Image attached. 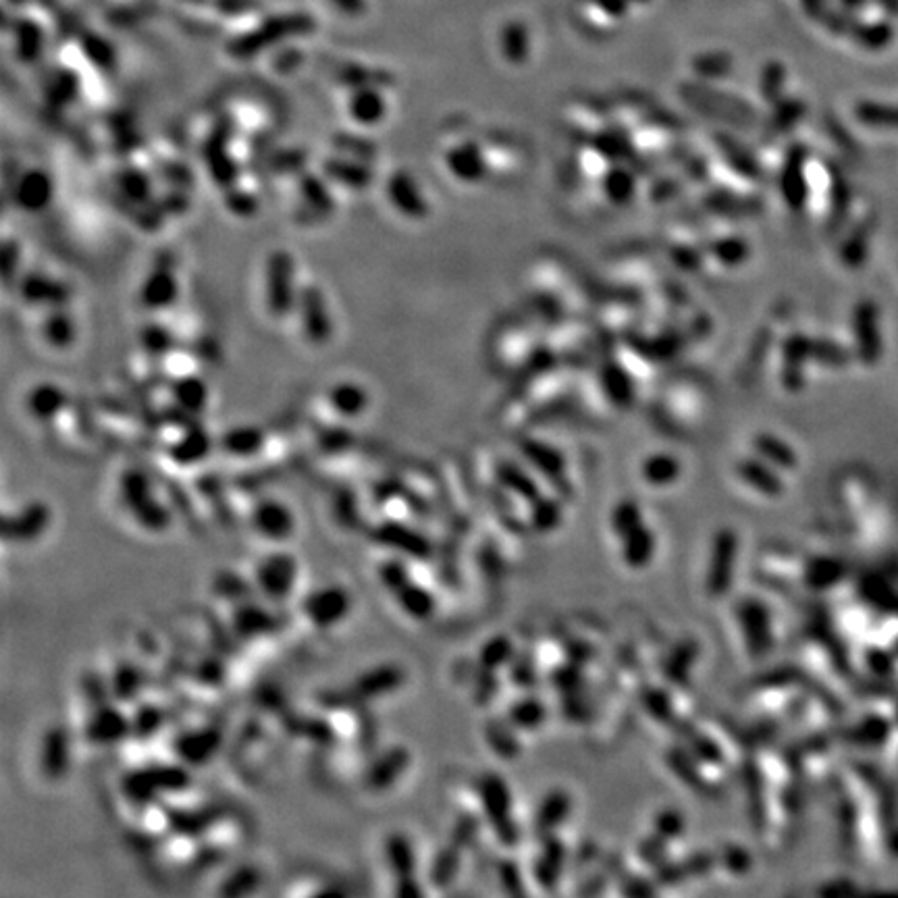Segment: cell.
<instances>
[{
	"mask_svg": "<svg viewBox=\"0 0 898 898\" xmlns=\"http://www.w3.org/2000/svg\"><path fill=\"white\" fill-rule=\"evenodd\" d=\"M119 499L138 526L163 533L171 524V512L156 495L150 474L142 466H129L119 474Z\"/></svg>",
	"mask_w": 898,
	"mask_h": 898,
	"instance_id": "1",
	"label": "cell"
},
{
	"mask_svg": "<svg viewBox=\"0 0 898 898\" xmlns=\"http://www.w3.org/2000/svg\"><path fill=\"white\" fill-rule=\"evenodd\" d=\"M264 306L273 319L281 321L296 312L300 287L296 281V260L285 248L273 250L264 260Z\"/></svg>",
	"mask_w": 898,
	"mask_h": 898,
	"instance_id": "2",
	"label": "cell"
},
{
	"mask_svg": "<svg viewBox=\"0 0 898 898\" xmlns=\"http://www.w3.org/2000/svg\"><path fill=\"white\" fill-rule=\"evenodd\" d=\"M252 531L271 543H285L296 533V516L283 499L262 497L258 499L250 514Z\"/></svg>",
	"mask_w": 898,
	"mask_h": 898,
	"instance_id": "3",
	"label": "cell"
},
{
	"mask_svg": "<svg viewBox=\"0 0 898 898\" xmlns=\"http://www.w3.org/2000/svg\"><path fill=\"white\" fill-rule=\"evenodd\" d=\"M298 562L287 551H273L256 566V585L273 601L289 597L296 587Z\"/></svg>",
	"mask_w": 898,
	"mask_h": 898,
	"instance_id": "4",
	"label": "cell"
},
{
	"mask_svg": "<svg viewBox=\"0 0 898 898\" xmlns=\"http://www.w3.org/2000/svg\"><path fill=\"white\" fill-rule=\"evenodd\" d=\"M296 312L302 321V333L312 346H325L333 337V321L327 298L319 285L300 289Z\"/></svg>",
	"mask_w": 898,
	"mask_h": 898,
	"instance_id": "5",
	"label": "cell"
},
{
	"mask_svg": "<svg viewBox=\"0 0 898 898\" xmlns=\"http://www.w3.org/2000/svg\"><path fill=\"white\" fill-rule=\"evenodd\" d=\"M181 287L179 277L175 271V264L167 258L163 262H156L154 267L146 273L142 285H140V304L148 312H165L175 306L179 300Z\"/></svg>",
	"mask_w": 898,
	"mask_h": 898,
	"instance_id": "6",
	"label": "cell"
},
{
	"mask_svg": "<svg viewBox=\"0 0 898 898\" xmlns=\"http://www.w3.org/2000/svg\"><path fill=\"white\" fill-rule=\"evenodd\" d=\"M352 612V595L339 587L327 585L312 591L304 601V614L316 628H331Z\"/></svg>",
	"mask_w": 898,
	"mask_h": 898,
	"instance_id": "7",
	"label": "cell"
},
{
	"mask_svg": "<svg viewBox=\"0 0 898 898\" xmlns=\"http://www.w3.org/2000/svg\"><path fill=\"white\" fill-rule=\"evenodd\" d=\"M55 200V183L42 169H30L19 175L13 188V202L28 215H40Z\"/></svg>",
	"mask_w": 898,
	"mask_h": 898,
	"instance_id": "8",
	"label": "cell"
},
{
	"mask_svg": "<svg viewBox=\"0 0 898 898\" xmlns=\"http://www.w3.org/2000/svg\"><path fill=\"white\" fill-rule=\"evenodd\" d=\"M69 404L67 391L55 383V381H40L32 385L25 393V412L30 414L32 420L40 422V425H48L55 418H59Z\"/></svg>",
	"mask_w": 898,
	"mask_h": 898,
	"instance_id": "9",
	"label": "cell"
},
{
	"mask_svg": "<svg viewBox=\"0 0 898 898\" xmlns=\"http://www.w3.org/2000/svg\"><path fill=\"white\" fill-rule=\"evenodd\" d=\"M387 198L389 204L398 210L404 219L422 221L429 215V204L422 196L418 183L404 171L393 173L387 179Z\"/></svg>",
	"mask_w": 898,
	"mask_h": 898,
	"instance_id": "10",
	"label": "cell"
},
{
	"mask_svg": "<svg viewBox=\"0 0 898 898\" xmlns=\"http://www.w3.org/2000/svg\"><path fill=\"white\" fill-rule=\"evenodd\" d=\"M19 296L30 306L55 308L67 304L69 289L65 283L52 279L44 271H32L19 281Z\"/></svg>",
	"mask_w": 898,
	"mask_h": 898,
	"instance_id": "11",
	"label": "cell"
},
{
	"mask_svg": "<svg viewBox=\"0 0 898 898\" xmlns=\"http://www.w3.org/2000/svg\"><path fill=\"white\" fill-rule=\"evenodd\" d=\"M50 524V510L44 501L25 504L13 516H5V539L19 543H30L44 535Z\"/></svg>",
	"mask_w": 898,
	"mask_h": 898,
	"instance_id": "12",
	"label": "cell"
},
{
	"mask_svg": "<svg viewBox=\"0 0 898 898\" xmlns=\"http://www.w3.org/2000/svg\"><path fill=\"white\" fill-rule=\"evenodd\" d=\"M327 404L335 416L354 420L366 414L368 406H371V393L358 381H337L327 391Z\"/></svg>",
	"mask_w": 898,
	"mask_h": 898,
	"instance_id": "13",
	"label": "cell"
},
{
	"mask_svg": "<svg viewBox=\"0 0 898 898\" xmlns=\"http://www.w3.org/2000/svg\"><path fill=\"white\" fill-rule=\"evenodd\" d=\"M264 445H267V433H264V429H260L258 425H250V422L227 429L219 439V447L223 452L237 460H248L258 456Z\"/></svg>",
	"mask_w": 898,
	"mask_h": 898,
	"instance_id": "14",
	"label": "cell"
},
{
	"mask_svg": "<svg viewBox=\"0 0 898 898\" xmlns=\"http://www.w3.org/2000/svg\"><path fill=\"white\" fill-rule=\"evenodd\" d=\"M213 437L204 427H188L169 447V458L181 466H194L204 462L213 452Z\"/></svg>",
	"mask_w": 898,
	"mask_h": 898,
	"instance_id": "15",
	"label": "cell"
},
{
	"mask_svg": "<svg viewBox=\"0 0 898 898\" xmlns=\"http://www.w3.org/2000/svg\"><path fill=\"white\" fill-rule=\"evenodd\" d=\"M171 398L175 406L188 416H198L208 408L210 391L200 375L183 373L171 383Z\"/></svg>",
	"mask_w": 898,
	"mask_h": 898,
	"instance_id": "16",
	"label": "cell"
},
{
	"mask_svg": "<svg viewBox=\"0 0 898 898\" xmlns=\"http://www.w3.org/2000/svg\"><path fill=\"white\" fill-rule=\"evenodd\" d=\"M40 331L44 341L55 350H69L77 339V323L67 306L48 308Z\"/></svg>",
	"mask_w": 898,
	"mask_h": 898,
	"instance_id": "17",
	"label": "cell"
},
{
	"mask_svg": "<svg viewBox=\"0 0 898 898\" xmlns=\"http://www.w3.org/2000/svg\"><path fill=\"white\" fill-rule=\"evenodd\" d=\"M377 541L381 545H391L398 551L406 553V556L412 558H425L429 553V543L425 537H420L418 533H414L412 528H408L402 522H385L377 528L375 533Z\"/></svg>",
	"mask_w": 898,
	"mask_h": 898,
	"instance_id": "18",
	"label": "cell"
},
{
	"mask_svg": "<svg viewBox=\"0 0 898 898\" xmlns=\"http://www.w3.org/2000/svg\"><path fill=\"white\" fill-rule=\"evenodd\" d=\"M713 558H711V568H709V576H707V585L713 593H720L728 587V578H730V570H734V556H736V537L732 533H722L716 541V547H713Z\"/></svg>",
	"mask_w": 898,
	"mask_h": 898,
	"instance_id": "19",
	"label": "cell"
},
{
	"mask_svg": "<svg viewBox=\"0 0 898 898\" xmlns=\"http://www.w3.org/2000/svg\"><path fill=\"white\" fill-rule=\"evenodd\" d=\"M127 730H129V724L117 709L102 707L94 713V718L88 722L86 734L96 745H111V743H119L121 738L127 734Z\"/></svg>",
	"mask_w": 898,
	"mask_h": 898,
	"instance_id": "20",
	"label": "cell"
},
{
	"mask_svg": "<svg viewBox=\"0 0 898 898\" xmlns=\"http://www.w3.org/2000/svg\"><path fill=\"white\" fill-rule=\"evenodd\" d=\"M393 597L402 610L414 620H427L435 610V599L425 589L418 587L414 580L406 583L400 591H395Z\"/></svg>",
	"mask_w": 898,
	"mask_h": 898,
	"instance_id": "21",
	"label": "cell"
},
{
	"mask_svg": "<svg viewBox=\"0 0 898 898\" xmlns=\"http://www.w3.org/2000/svg\"><path fill=\"white\" fill-rule=\"evenodd\" d=\"M69 763V743L63 730H52L46 734L42 749V768L48 776L59 778Z\"/></svg>",
	"mask_w": 898,
	"mask_h": 898,
	"instance_id": "22",
	"label": "cell"
},
{
	"mask_svg": "<svg viewBox=\"0 0 898 898\" xmlns=\"http://www.w3.org/2000/svg\"><path fill=\"white\" fill-rule=\"evenodd\" d=\"M738 474H741L743 481H747V485H751L759 493L778 495L782 491V483L776 477V472L768 464H761L759 460H743L738 464Z\"/></svg>",
	"mask_w": 898,
	"mask_h": 898,
	"instance_id": "23",
	"label": "cell"
},
{
	"mask_svg": "<svg viewBox=\"0 0 898 898\" xmlns=\"http://www.w3.org/2000/svg\"><path fill=\"white\" fill-rule=\"evenodd\" d=\"M855 331L859 341V352L863 358L874 360L878 354V335H876V310L871 304H861L855 314Z\"/></svg>",
	"mask_w": 898,
	"mask_h": 898,
	"instance_id": "24",
	"label": "cell"
},
{
	"mask_svg": "<svg viewBox=\"0 0 898 898\" xmlns=\"http://www.w3.org/2000/svg\"><path fill=\"white\" fill-rule=\"evenodd\" d=\"M447 169H452V173L458 179H464V181L481 179L483 163H481L477 148L470 146V144L454 148L452 152L447 154Z\"/></svg>",
	"mask_w": 898,
	"mask_h": 898,
	"instance_id": "25",
	"label": "cell"
},
{
	"mask_svg": "<svg viewBox=\"0 0 898 898\" xmlns=\"http://www.w3.org/2000/svg\"><path fill=\"white\" fill-rule=\"evenodd\" d=\"M655 551V537L641 524L637 531L624 537V560L630 568H643Z\"/></svg>",
	"mask_w": 898,
	"mask_h": 898,
	"instance_id": "26",
	"label": "cell"
},
{
	"mask_svg": "<svg viewBox=\"0 0 898 898\" xmlns=\"http://www.w3.org/2000/svg\"><path fill=\"white\" fill-rule=\"evenodd\" d=\"M385 853L395 878H410L414 874V851L406 836H391Z\"/></svg>",
	"mask_w": 898,
	"mask_h": 898,
	"instance_id": "27",
	"label": "cell"
},
{
	"mask_svg": "<svg viewBox=\"0 0 898 898\" xmlns=\"http://www.w3.org/2000/svg\"><path fill=\"white\" fill-rule=\"evenodd\" d=\"M217 745V734L213 730H200V734L183 736L177 745V751L186 761H204L215 753Z\"/></svg>",
	"mask_w": 898,
	"mask_h": 898,
	"instance_id": "28",
	"label": "cell"
},
{
	"mask_svg": "<svg viewBox=\"0 0 898 898\" xmlns=\"http://www.w3.org/2000/svg\"><path fill=\"white\" fill-rule=\"evenodd\" d=\"M402 684V672L398 668H379L364 674L358 680V689L362 695H385Z\"/></svg>",
	"mask_w": 898,
	"mask_h": 898,
	"instance_id": "29",
	"label": "cell"
},
{
	"mask_svg": "<svg viewBox=\"0 0 898 898\" xmlns=\"http://www.w3.org/2000/svg\"><path fill=\"white\" fill-rule=\"evenodd\" d=\"M140 343L150 356L165 358L175 348V335L161 323H150L142 329Z\"/></svg>",
	"mask_w": 898,
	"mask_h": 898,
	"instance_id": "30",
	"label": "cell"
},
{
	"mask_svg": "<svg viewBox=\"0 0 898 898\" xmlns=\"http://www.w3.org/2000/svg\"><path fill=\"white\" fill-rule=\"evenodd\" d=\"M755 447H757V452L763 456V460H768L770 464H776L780 468H792L797 462L795 452H792V449L784 441H780L772 435L757 437Z\"/></svg>",
	"mask_w": 898,
	"mask_h": 898,
	"instance_id": "31",
	"label": "cell"
},
{
	"mask_svg": "<svg viewBox=\"0 0 898 898\" xmlns=\"http://www.w3.org/2000/svg\"><path fill=\"white\" fill-rule=\"evenodd\" d=\"M680 464L672 456H653L643 466V477L651 485H668L678 479Z\"/></svg>",
	"mask_w": 898,
	"mask_h": 898,
	"instance_id": "32",
	"label": "cell"
},
{
	"mask_svg": "<svg viewBox=\"0 0 898 898\" xmlns=\"http://www.w3.org/2000/svg\"><path fill=\"white\" fill-rule=\"evenodd\" d=\"M406 770V755L404 751H393L387 757H381V761L375 765L371 772V784L375 788H389L393 784V780L402 776V772Z\"/></svg>",
	"mask_w": 898,
	"mask_h": 898,
	"instance_id": "33",
	"label": "cell"
},
{
	"mask_svg": "<svg viewBox=\"0 0 898 898\" xmlns=\"http://www.w3.org/2000/svg\"><path fill=\"white\" fill-rule=\"evenodd\" d=\"M377 574H379L381 585H385V589L389 593L400 591L406 583H410L412 580L408 566L400 558H389V560L381 562L377 568Z\"/></svg>",
	"mask_w": 898,
	"mask_h": 898,
	"instance_id": "34",
	"label": "cell"
},
{
	"mask_svg": "<svg viewBox=\"0 0 898 898\" xmlns=\"http://www.w3.org/2000/svg\"><path fill=\"white\" fill-rule=\"evenodd\" d=\"M485 795L489 797L487 807L491 813V820L495 824H499V828H504L506 815H508V792H506L504 784H501V780L489 778L485 784Z\"/></svg>",
	"mask_w": 898,
	"mask_h": 898,
	"instance_id": "35",
	"label": "cell"
},
{
	"mask_svg": "<svg viewBox=\"0 0 898 898\" xmlns=\"http://www.w3.org/2000/svg\"><path fill=\"white\" fill-rule=\"evenodd\" d=\"M497 477L504 481L506 487L518 491L524 497H535L537 495V487L533 485V481L528 479L522 470L514 468L512 464H501L497 468Z\"/></svg>",
	"mask_w": 898,
	"mask_h": 898,
	"instance_id": "36",
	"label": "cell"
},
{
	"mask_svg": "<svg viewBox=\"0 0 898 898\" xmlns=\"http://www.w3.org/2000/svg\"><path fill=\"white\" fill-rule=\"evenodd\" d=\"M612 526H614V531L620 537H628L632 531H637V528L641 526V512H639V508L635 504H628V501H626V504H620L618 510L614 512Z\"/></svg>",
	"mask_w": 898,
	"mask_h": 898,
	"instance_id": "37",
	"label": "cell"
},
{
	"mask_svg": "<svg viewBox=\"0 0 898 898\" xmlns=\"http://www.w3.org/2000/svg\"><path fill=\"white\" fill-rule=\"evenodd\" d=\"M225 202H227V208L231 210L233 215L244 217V219H250L256 213V208H258V198L254 194L240 192V190H233V188L229 190Z\"/></svg>",
	"mask_w": 898,
	"mask_h": 898,
	"instance_id": "38",
	"label": "cell"
},
{
	"mask_svg": "<svg viewBox=\"0 0 898 898\" xmlns=\"http://www.w3.org/2000/svg\"><path fill=\"white\" fill-rule=\"evenodd\" d=\"M306 202L316 208V213H329L333 208V200L327 194V188L321 181H306Z\"/></svg>",
	"mask_w": 898,
	"mask_h": 898,
	"instance_id": "39",
	"label": "cell"
},
{
	"mask_svg": "<svg viewBox=\"0 0 898 898\" xmlns=\"http://www.w3.org/2000/svg\"><path fill=\"white\" fill-rule=\"evenodd\" d=\"M524 452L528 454V458L531 460H537L539 462V466L549 474H556V472H560V468H562V464H560V456L558 454H553V452H549L547 447H541V445H537V443H531L528 445Z\"/></svg>",
	"mask_w": 898,
	"mask_h": 898,
	"instance_id": "40",
	"label": "cell"
},
{
	"mask_svg": "<svg viewBox=\"0 0 898 898\" xmlns=\"http://www.w3.org/2000/svg\"><path fill=\"white\" fill-rule=\"evenodd\" d=\"M605 387H607V391H610V395L614 398V402H628V398H630V385H628V381L624 379L622 373L614 371L612 375H607Z\"/></svg>",
	"mask_w": 898,
	"mask_h": 898,
	"instance_id": "41",
	"label": "cell"
},
{
	"mask_svg": "<svg viewBox=\"0 0 898 898\" xmlns=\"http://www.w3.org/2000/svg\"><path fill=\"white\" fill-rule=\"evenodd\" d=\"M716 254H718L724 262H738V260H743V258L747 256V250H745V246H743L741 242H738V240H728V242H724V244L718 246Z\"/></svg>",
	"mask_w": 898,
	"mask_h": 898,
	"instance_id": "42",
	"label": "cell"
},
{
	"mask_svg": "<svg viewBox=\"0 0 898 898\" xmlns=\"http://www.w3.org/2000/svg\"><path fill=\"white\" fill-rule=\"evenodd\" d=\"M630 190H632L630 181H628L626 177H622V175H614V177L610 179V183H607V192H610V196L614 198V202H616V200L622 202L624 198H628V196H630Z\"/></svg>",
	"mask_w": 898,
	"mask_h": 898,
	"instance_id": "43",
	"label": "cell"
},
{
	"mask_svg": "<svg viewBox=\"0 0 898 898\" xmlns=\"http://www.w3.org/2000/svg\"><path fill=\"white\" fill-rule=\"evenodd\" d=\"M395 898H422V892L418 884L410 878H398V888H395Z\"/></svg>",
	"mask_w": 898,
	"mask_h": 898,
	"instance_id": "44",
	"label": "cell"
},
{
	"mask_svg": "<svg viewBox=\"0 0 898 898\" xmlns=\"http://www.w3.org/2000/svg\"><path fill=\"white\" fill-rule=\"evenodd\" d=\"M312 898H348V894L339 888H323L316 892Z\"/></svg>",
	"mask_w": 898,
	"mask_h": 898,
	"instance_id": "45",
	"label": "cell"
}]
</instances>
